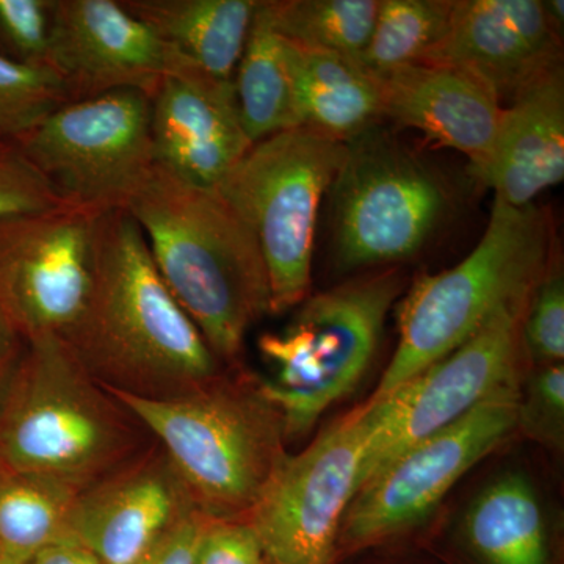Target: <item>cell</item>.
Returning a JSON list of instances; mask_svg holds the SVG:
<instances>
[{"instance_id":"cell-19","label":"cell","mask_w":564,"mask_h":564,"mask_svg":"<svg viewBox=\"0 0 564 564\" xmlns=\"http://www.w3.org/2000/svg\"><path fill=\"white\" fill-rule=\"evenodd\" d=\"M473 174L513 207L532 206L563 181V65L527 85L505 107L491 155Z\"/></svg>"},{"instance_id":"cell-5","label":"cell","mask_w":564,"mask_h":564,"mask_svg":"<svg viewBox=\"0 0 564 564\" xmlns=\"http://www.w3.org/2000/svg\"><path fill=\"white\" fill-rule=\"evenodd\" d=\"M161 445L204 516L247 519L284 451L280 414L254 378L225 375L170 400L107 388Z\"/></svg>"},{"instance_id":"cell-11","label":"cell","mask_w":564,"mask_h":564,"mask_svg":"<svg viewBox=\"0 0 564 564\" xmlns=\"http://www.w3.org/2000/svg\"><path fill=\"white\" fill-rule=\"evenodd\" d=\"M362 406L296 455L285 452L247 521L265 564H333L340 527L358 492L369 440Z\"/></svg>"},{"instance_id":"cell-12","label":"cell","mask_w":564,"mask_h":564,"mask_svg":"<svg viewBox=\"0 0 564 564\" xmlns=\"http://www.w3.org/2000/svg\"><path fill=\"white\" fill-rule=\"evenodd\" d=\"M527 304L505 307L462 347L391 395L362 404L370 433L359 488L408 447L459 421L508 381L521 377V323Z\"/></svg>"},{"instance_id":"cell-29","label":"cell","mask_w":564,"mask_h":564,"mask_svg":"<svg viewBox=\"0 0 564 564\" xmlns=\"http://www.w3.org/2000/svg\"><path fill=\"white\" fill-rule=\"evenodd\" d=\"M54 3L55 0H0V55L20 65L51 68Z\"/></svg>"},{"instance_id":"cell-27","label":"cell","mask_w":564,"mask_h":564,"mask_svg":"<svg viewBox=\"0 0 564 564\" xmlns=\"http://www.w3.org/2000/svg\"><path fill=\"white\" fill-rule=\"evenodd\" d=\"M68 102L54 69L20 65L0 55V140L21 139Z\"/></svg>"},{"instance_id":"cell-34","label":"cell","mask_w":564,"mask_h":564,"mask_svg":"<svg viewBox=\"0 0 564 564\" xmlns=\"http://www.w3.org/2000/svg\"><path fill=\"white\" fill-rule=\"evenodd\" d=\"M25 345L24 337L0 315V402L17 373Z\"/></svg>"},{"instance_id":"cell-16","label":"cell","mask_w":564,"mask_h":564,"mask_svg":"<svg viewBox=\"0 0 564 564\" xmlns=\"http://www.w3.org/2000/svg\"><path fill=\"white\" fill-rule=\"evenodd\" d=\"M421 63L462 69L511 102L563 65V25L544 0H454L447 31Z\"/></svg>"},{"instance_id":"cell-25","label":"cell","mask_w":564,"mask_h":564,"mask_svg":"<svg viewBox=\"0 0 564 564\" xmlns=\"http://www.w3.org/2000/svg\"><path fill=\"white\" fill-rule=\"evenodd\" d=\"M265 7L282 39L359 62L380 0H265Z\"/></svg>"},{"instance_id":"cell-21","label":"cell","mask_w":564,"mask_h":564,"mask_svg":"<svg viewBox=\"0 0 564 564\" xmlns=\"http://www.w3.org/2000/svg\"><path fill=\"white\" fill-rule=\"evenodd\" d=\"M163 43L220 79H234L259 0H120Z\"/></svg>"},{"instance_id":"cell-33","label":"cell","mask_w":564,"mask_h":564,"mask_svg":"<svg viewBox=\"0 0 564 564\" xmlns=\"http://www.w3.org/2000/svg\"><path fill=\"white\" fill-rule=\"evenodd\" d=\"M207 519L209 518L202 511L193 513L191 518L185 519L182 524L166 534L165 540L141 564H193L196 545Z\"/></svg>"},{"instance_id":"cell-24","label":"cell","mask_w":564,"mask_h":564,"mask_svg":"<svg viewBox=\"0 0 564 564\" xmlns=\"http://www.w3.org/2000/svg\"><path fill=\"white\" fill-rule=\"evenodd\" d=\"M79 492L50 478L0 466V558L28 564L51 545L73 541Z\"/></svg>"},{"instance_id":"cell-17","label":"cell","mask_w":564,"mask_h":564,"mask_svg":"<svg viewBox=\"0 0 564 564\" xmlns=\"http://www.w3.org/2000/svg\"><path fill=\"white\" fill-rule=\"evenodd\" d=\"M155 165L202 188H215L252 143L245 133L234 79H220L177 55L151 98Z\"/></svg>"},{"instance_id":"cell-22","label":"cell","mask_w":564,"mask_h":564,"mask_svg":"<svg viewBox=\"0 0 564 564\" xmlns=\"http://www.w3.org/2000/svg\"><path fill=\"white\" fill-rule=\"evenodd\" d=\"M464 534L485 564H549L547 529L529 478L507 474L470 505Z\"/></svg>"},{"instance_id":"cell-18","label":"cell","mask_w":564,"mask_h":564,"mask_svg":"<svg viewBox=\"0 0 564 564\" xmlns=\"http://www.w3.org/2000/svg\"><path fill=\"white\" fill-rule=\"evenodd\" d=\"M377 79L383 118L462 152L473 173L488 162L505 107L480 80L452 66L423 63Z\"/></svg>"},{"instance_id":"cell-2","label":"cell","mask_w":564,"mask_h":564,"mask_svg":"<svg viewBox=\"0 0 564 564\" xmlns=\"http://www.w3.org/2000/svg\"><path fill=\"white\" fill-rule=\"evenodd\" d=\"M158 272L220 362L272 314L269 274L250 228L215 188L155 165L129 204Z\"/></svg>"},{"instance_id":"cell-10","label":"cell","mask_w":564,"mask_h":564,"mask_svg":"<svg viewBox=\"0 0 564 564\" xmlns=\"http://www.w3.org/2000/svg\"><path fill=\"white\" fill-rule=\"evenodd\" d=\"M521 377L381 467L352 497L339 545L358 549L410 529L452 486L510 436L518 423Z\"/></svg>"},{"instance_id":"cell-28","label":"cell","mask_w":564,"mask_h":564,"mask_svg":"<svg viewBox=\"0 0 564 564\" xmlns=\"http://www.w3.org/2000/svg\"><path fill=\"white\" fill-rule=\"evenodd\" d=\"M521 345L522 352L534 367L563 364L564 280L555 252L527 304L521 323Z\"/></svg>"},{"instance_id":"cell-9","label":"cell","mask_w":564,"mask_h":564,"mask_svg":"<svg viewBox=\"0 0 564 564\" xmlns=\"http://www.w3.org/2000/svg\"><path fill=\"white\" fill-rule=\"evenodd\" d=\"M13 143L66 206L126 210L155 166L151 98L120 90L68 102Z\"/></svg>"},{"instance_id":"cell-6","label":"cell","mask_w":564,"mask_h":564,"mask_svg":"<svg viewBox=\"0 0 564 564\" xmlns=\"http://www.w3.org/2000/svg\"><path fill=\"white\" fill-rule=\"evenodd\" d=\"M402 292L399 270L364 274L304 299L282 332L261 336L259 351L273 375L252 378L280 414L284 440L311 432L362 380Z\"/></svg>"},{"instance_id":"cell-23","label":"cell","mask_w":564,"mask_h":564,"mask_svg":"<svg viewBox=\"0 0 564 564\" xmlns=\"http://www.w3.org/2000/svg\"><path fill=\"white\" fill-rule=\"evenodd\" d=\"M237 104L245 133L258 143L274 133L302 128L293 99L284 40L274 31L265 0H259L236 74Z\"/></svg>"},{"instance_id":"cell-36","label":"cell","mask_w":564,"mask_h":564,"mask_svg":"<svg viewBox=\"0 0 564 564\" xmlns=\"http://www.w3.org/2000/svg\"><path fill=\"white\" fill-rule=\"evenodd\" d=\"M0 564H11V563L6 562V560H3V558H0Z\"/></svg>"},{"instance_id":"cell-13","label":"cell","mask_w":564,"mask_h":564,"mask_svg":"<svg viewBox=\"0 0 564 564\" xmlns=\"http://www.w3.org/2000/svg\"><path fill=\"white\" fill-rule=\"evenodd\" d=\"M98 215L76 209L0 217V315L24 337H63L93 280Z\"/></svg>"},{"instance_id":"cell-3","label":"cell","mask_w":564,"mask_h":564,"mask_svg":"<svg viewBox=\"0 0 564 564\" xmlns=\"http://www.w3.org/2000/svg\"><path fill=\"white\" fill-rule=\"evenodd\" d=\"M152 443L62 337L28 340L0 402V466L82 492Z\"/></svg>"},{"instance_id":"cell-7","label":"cell","mask_w":564,"mask_h":564,"mask_svg":"<svg viewBox=\"0 0 564 564\" xmlns=\"http://www.w3.org/2000/svg\"><path fill=\"white\" fill-rule=\"evenodd\" d=\"M345 154L343 141L289 129L252 144L215 187L258 240L272 314L307 299L318 212Z\"/></svg>"},{"instance_id":"cell-31","label":"cell","mask_w":564,"mask_h":564,"mask_svg":"<svg viewBox=\"0 0 564 564\" xmlns=\"http://www.w3.org/2000/svg\"><path fill=\"white\" fill-rule=\"evenodd\" d=\"M66 206L13 141L0 140V217Z\"/></svg>"},{"instance_id":"cell-8","label":"cell","mask_w":564,"mask_h":564,"mask_svg":"<svg viewBox=\"0 0 564 564\" xmlns=\"http://www.w3.org/2000/svg\"><path fill=\"white\" fill-rule=\"evenodd\" d=\"M329 193L334 251L343 269L413 258L440 231L454 204L444 177L378 128L348 141Z\"/></svg>"},{"instance_id":"cell-1","label":"cell","mask_w":564,"mask_h":564,"mask_svg":"<svg viewBox=\"0 0 564 564\" xmlns=\"http://www.w3.org/2000/svg\"><path fill=\"white\" fill-rule=\"evenodd\" d=\"M62 339L99 383L140 399H177L223 375L128 210L96 217L90 293Z\"/></svg>"},{"instance_id":"cell-35","label":"cell","mask_w":564,"mask_h":564,"mask_svg":"<svg viewBox=\"0 0 564 564\" xmlns=\"http://www.w3.org/2000/svg\"><path fill=\"white\" fill-rule=\"evenodd\" d=\"M28 564H102L76 541H65L44 549Z\"/></svg>"},{"instance_id":"cell-26","label":"cell","mask_w":564,"mask_h":564,"mask_svg":"<svg viewBox=\"0 0 564 564\" xmlns=\"http://www.w3.org/2000/svg\"><path fill=\"white\" fill-rule=\"evenodd\" d=\"M452 6L454 0H380L359 63L375 77L421 63L447 31Z\"/></svg>"},{"instance_id":"cell-14","label":"cell","mask_w":564,"mask_h":564,"mask_svg":"<svg viewBox=\"0 0 564 564\" xmlns=\"http://www.w3.org/2000/svg\"><path fill=\"white\" fill-rule=\"evenodd\" d=\"M196 511L187 486L154 441L79 492L70 536L102 564H141Z\"/></svg>"},{"instance_id":"cell-4","label":"cell","mask_w":564,"mask_h":564,"mask_svg":"<svg viewBox=\"0 0 564 564\" xmlns=\"http://www.w3.org/2000/svg\"><path fill=\"white\" fill-rule=\"evenodd\" d=\"M554 247L545 212L494 198L474 251L454 269L415 281L399 304V345L366 404L451 355L505 307L529 303Z\"/></svg>"},{"instance_id":"cell-15","label":"cell","mask_w":564,"mask_h":564,"mask_svg":"<svg viewBox=\"0 0 564 564\" xmlns=\"http://www.w3.org/2000/svg\"><path fill=\"white\" fill-rule=\"evenodd\" d=\"M177 55L120 0H55L50 65L69 102L120 90L152 98Z\"/></svg>"},{"instance_id":"cell-30","label":"cell","mask_w":564,"mask_h":564,"mask_svg":"<svg viewBox=\"0 0 564 564\" xmlns=\"http://www.w3.org/2000/svg\"><path fill=\"white\" fill-rule=\"evenodd\" d=\"M527 436L551 447H563L564 367L563 364L534 367L521 388L518 423Z\"/></svg>"},{"instance_id":"cell-32","label":"cell","mask_w":564,"mask_h":564,"mask_svg":"<svg viewBox=\"0 0 564 564\" xmlns=\"http://www.w3.org/2000/svg\"><path fill=\"white\" fill-rule=\"evenodd\" d=\"M193 564H265L261 541L247 519H207Z\"/></svg>"},{"instance_id":"cell-20","label":"cell","mask_w":564,"mask_h":564,"mask_svg":"<svg viewBox=\"0 0 564 564\" xmlns=\"http://www.w3.org/2000/svg\"><path fill=\"white\" fill-rule=\"evenodd\" d=\"M284 55L302 128L348 143L383 120L380 82L355 58L288 40Z\"/></svg>"}]
</instances>
